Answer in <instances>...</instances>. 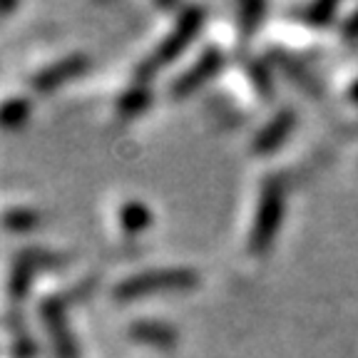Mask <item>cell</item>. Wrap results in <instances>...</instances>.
Returning <instances> with one entry per match:
<instances>
[{
  "label": "cell",
  "instance_id": "1",
  "mask_svg": "<svg viewBox=\"0 0 358 358\" xmlns=\"http://www.w3.org/2000/svg\"><path fill=\"white\" fill-rule=\"evenodd\" d=\"M204 17H207L204 8L187 6L185 10L179 13L174 28L159 40V45H157L145 60H140V65L134 67V80H137V83H147V80L155 78L159 70L172 65V62L189 48L192 40L196 38V33H199L201 25H204Z\"/></svg>",
  "mask_w": 358,
  "mask_h": 358
},
{
  "label": "cell",
  "instance_id": "2",
  "mask_svg": "<svg viewBox=\"0 0 358 358\" xmlns=\"http://www.w3.org/2000/svg\"><path fill=\"white\" fill-rule=\"evenodd\" d=\"M199 284L194 268L187 266H167V268H147L140 274L127 276L124 281H120L112 291L115 301H137L142 296H150L157 291H189Z\"/></svg>",
  "mask_w": 358,
  "mask_h": 358
},
{
  "label": "cell",
  "instance_id": "3",
  "mask_svg": "<svg viewBox=\"0 0 358 358\" xmlns=\"http://www.w3.org/2000/svg\"><path fill=\"white\" fill-rule=\"evenodd\" d=\"M286 212V194H284V182L276 177H268L262 185L259 192V207L257 217H254L252 231H249V249L254 254L266 252L268 246L274 244L276 234L281 229Z\"/></svg>",
  "mask_w": 358,
  "mask_h": 358
},
{
  "label": "cell",
  "instance_id": "4",
  "mask_svg": "<svg viewBox=\"0 0 358 358\" xmlns=\"http://www.w3.org/2000/svg\"><path fill=\"white\" fill-rule=\"evenodd\" d=\"M67 303L70 296L67 294H55V296H45L38 306L40 321H43L45 331H48V338H50V346L55 351L57 358H78L80 348L75 341L70 324H67Z\"/></svg>",
  "mask_w": 358,
  "mask_h": 358
},
{
  "label": "cell",
  "instance_id": "5",
  "mask_svg": "<svg viewBox=\"0 0 358 358\" xmlns=\"http://www.w3.org/2000/svg\"><path fill=\"white\" fill-rule=\"evenodd\" d=\"M62 266V259L57 254L43 252V249H22L15 254L10 266V279H8V296L13 308H20L33 289V276L38 268H57Z\"/></svg>",
  "mask_w": 358,
  "mask_h": 358
},
{
  "label": "cell",
  "instance_id": "6",
  "mask_svg": "<svg viewBox=\"0 0 358 358\" xmlns=\"http://www.w3.org/2000/svg\"><path fill=\"white\" fill-rule=\"evenodd\" d=\"M92 67V60L83 52H75V55H67L62 60H55L50 65H45L43 70L33 75L30 80V87L38 92V95H50L55 90H60L62 85H67L70 80H78L80 75H85Z\"/></svg>",
  "mask_w": 358,
  "mask_h": 358
},
{
  "label": "cell",
  "instance_id": "7",
  "mask_svg": "<svg viewBox=\"0 0 358 358\" xmlns=\"http://www.w3.org/2000/svg\"><path fill=\"white\" fill-rule=\"evenodd\" d=\"M222 67H224V52L219 50V48H207V50L196 57V62H192L185 73L169 85V95H172L174 100L194 95L196 90L204 87Z\"/></svg>",
  "mask_w": 358,
  "mask_h": 358
},
{
  "label": "cell",
  "instance_id": "8",
  "mask_svg": "<svg viewBox=\"0 0 358 358\" xmlns=\"http://www.w3.org/2000/svg\"><path fill=\"white\" fill-rule=\"evenodd\" d=\"M127 336L134 343H142V346L150 348H162V351L177 346V331H174V326L155 319L134 321L127 329Z\"/></svg>",
  "mask_w": 358,
  "mask_h": 358
},
{
  "label": "cell",
  "instance_id": "9",
  "mask_svg": "<svg viewBox=\"0 0 358 358\" xmlns=\"http://www.w3.org/2000/svg\"><path fill=\"white\" fill-rule=\"evenodd\" d=\"M296 124V115L291 110H281L274 115V120L268 124H264V129L257 134V140H254V150L262 152V155H268V152L279 150L281 145L286 142V137L291 134Z\"/></svg>",
  "mask_w": 358,
  "mask_h": 358
},
{
  "label": "cell",
  "instance_id": "10",
  "mask_svg": "<svg viewBox=\"0 0 358 358\" xmlns=\"http://www.w3.org/2000/svg\"><path fill=\"white\" fill-rule=\"evenodd\" d=\"M8 329H10V336H13V358H35L38 356V343H35V338L30 336L28 326H25V321H22V311L20 308H13L8 311V319H6Z\"/></svg>",
  "mask_w": 358,
  "mask_h": 358
},
{
  "label": "cell",
  "instance_id": "11",
  "mask_svg": "<svg viewBox=\"0 0 358 358\" xmlns=\"http://www.w3.org/2000/svg\"><path fill=\"white\" fill-rule=\"evenodd\" d=\"M117 222L124 234H142L152 227L155 217L145 201H124L117 212Z\"/></svg>",
  "mask_w": 358,
  "mask_h": 358
},
{
  "label": "cell",
  "instance_id": "12",
  "mask_svg": "<svg viewBox=\"0 0 358 358\" xmlns=\"http://www.w3.org/2000/svg\"><path fill=\"white\" fill-rule=\"evenodd\" d=\"M150 105H152V90L147 87V83H134L117 97L115 110H117L120 117L127 120L134 117V115H142Z\"/></svg>",
  "mask_w": 358,
  "mask_h": 358
},
{
  "label": "cell",
  "instance_id": "13",
  "mask_svg": "<svg viewBox=\"0 0 358 358\" xmlns=\"http://www.w3.org/2000/svg\"><path fill=\"white\" fill-rule=\"evenodd\" d=\"M30 115H33V105L28 97H8L0 102V129L17 132L28 124Z\"/></svg>",
  "mask_w": 358,
  "mask_h": 358
},
{
  "label": "cell",
  "instance_id": "14",
  "mask_svg": "<svg viewBox=\"0 0 358 358\" xmlns=\"http://www.w3.org/2000/svg\"><path fill=\"white\" fill-rule=\"evenodd\" d=\"M274 57H276V65L284 70L286 75H289L291 80L296 85H301L303 90H308L311 95H316V92H321V85H319V80L313 78V73L308 70L306 65H301L299 60H294L291 55H286V52H274Z\"/></svg>",
  "mask_w": 358,
  "mask_h": 358
},
{
  "label": "cell",
  "instance_id": "15",
  "mask_svg": "<svg viewBox=\"0 0 358 358\" xmlns=\"http://www.w3.org/2000/svg\"><path fill=\"white\" fill-rule=\"evenodd\" d=\"M40 224V214L30 207H10L0 214V227L13 234H28Z\"/></svg>",
  "mask_w": 358,
  "mask_h": 358
},
{
  "label": "cell",
  "instance_id": "16",
  "mask_svg": "<svg viewBox=\"0 0 358 358\" xmlns=\"http://www.w3.org/2000/svg\"><path fill=\"white\" fill-rule=\"evenodd\" d=\"M336 10H338L336 3H331V0H321V3H308V6L296 8L294 13H296V17H301L303 22L313 25V28H324V25H329V22L334 20Z\"/></svg>",
  "mask_w": 358,
  "mask_h": 358
},
{
  "label": "cell",
  "instance_id": "17",
  "mask_svg": "<svg viewBox=\"0 0 358 358\" xmlns=\"http://www.w3.org/2000/svg\"><path fill=\"white\" fill-rule=\"evenodd\" d=\"M266 13V6L262 3H246V6L239 8V30L244 35H252L254 30L262 25V17Z\"/></svg>",
  "mask_w": 358,
  "mask_h": 358
},
{
  "label": "cell",
  "instance_id": "18",
  "mask_svg": "<svg viewBox=\"0 0 358 358\" xmlns=\"http://www.w3.org/2000/svg\"><path fill=\"white\" fill-rule=\"evenodd\" d=\"M249 78H252V83H254V87L262 92L264 97H271V73L266 70V65L264 62H259V60H254L252 65H249Z\"/></svg>",
  "mask_w": 358,
  "mask_h": 358
},
{
  "label": "cell",
  "instance_id": "19",
  "mask_svg": "<svg viewBox=\"0 0 358 358\" xmlns=\"http://www.w3.org/2000/svg\"><path fill=\"white\" fill-rule=\"evenodd\" d=\"M343 35H346V38H351V40L358 38V10H353L351 17L343 22Z\"/></svg>",
  "mask_w": 358,
  "mask_h": 358
},
{
  "label": "cell",
  "instance_id": "20",
  "mask_svg": "<svg viewBox=\"0 0 358 358\" xmlns=\"http://www.w3.org/2000/svg\"><path fill=\"white\" fill-rule=\"evenodd\" d=\"M348 97H351L353 105H358V80L351 85V90H348Z\"/></svg>",
  "mask_w": 358,
  "mask_h": 358
}]
</instances>
